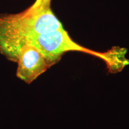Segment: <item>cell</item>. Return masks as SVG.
Masks as SVG:
<instances>
[{
    "instance_id": "cell-2",
    "label": "cell",
    "mask_w": 129,
    "mask_h": 129,
    "mask_svg": "<svg viewBox=\"0 0 129 129\" xmlns=\"http://www.w3.org/2000/svg\"><path fill=\"white\" fill-rule=\"evenodd\" d=\"M15 62L18 64L17 77L29 84L51 67L44 55L29 44L20 48Z\"/></svg>"
},
{
    "instance_id": "cell-1",
    "label": "cell",
    "mask_w": 129,
    "mask_h": 129,
    "mask_svg": "<svg viewBox=\"0 0 129 129\" xmlns=\"http://www.w3.org/2000/svg\"><path fill=\"white\" fill-rule=\"evenodd\" d=\"M51 1L36 0L20 13L0 15V51L9 60L15 62L27 38L63 28L52 10Z\"/></svg>"
}]
</instances>
